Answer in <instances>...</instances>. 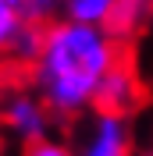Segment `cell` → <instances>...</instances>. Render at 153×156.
<instances>
[{"instance_id": "7c38bea8", "label": "cell", "mask_w": 153, "mask_h": 156, "mask_svg": "<svg viewBox=\"0 0 153 156\" xmlns=\"http://www.w3.org/2000/svg\"><path fill=\"white\" fill-rule=\"evenodd\" d=\"M0 99H4V85H0Z\"/></svg>"}, {"instance_id": "7a4b0ae2", "label": "cell", "mask_w": 153, "mask_h": 156, "mask_svg": "<svg viewBox=\"0 0 153 156\" xmlns=\"http://www.w3.org/2000/svg\"><path fill=\"white\" fill-rule=\"evenodd\" d=\"M54 128H57V117H54L50 103L36 92V85L29 78L4 89V99H0V131L7 135V142L32 146L39 138H50Z\"/></svg>"}, {"instance_id": "277c9868", "label": "cell", "mask_w": 153, "mask_h": 156, "mask_svg": "<svg viewBox=\"0 0 153 156\" xmlns=\"http://www.w3.org/2000/svg\"><path fill=\"white\" fill-rule=\"evenodd\" d=\"M143 103V82H139V71L128 57H121L114 64V71L103 78V85L96 92V110H114V114H128Z\"/></svg>"}, {"instance_id": "3957f363", "label": "cell", "mask_w": 153, "mask_h": 156, "mask_svg": "<svg viewBox=\"0 0 153 156\" xmlns=\"http://www.w3.org/2000/svg\"><path fill=\"white\" fill-rule=\"evenodd\" d=\"M75 156H135V131L128 114L93 110L89 117H82Z\"/></svg>"}, {"instance_id": "5b68a950", "label": "cell", "mask_w": 153, "mask_h": 156, "mask_svg": "<svg viewBox=\"0 0 153 156\" xmlns=\"http://www.w3.org/2000/svg\"><path fill=\"white\" fill-rule=\"evenodd\" d=\"M43 39H47V25L25 21V25L18 29V36L11 39L4 64H7L11 71H25V75H29V68L39 60V53H43Z\"/></svg>"}, {"instance_id": "ba28073f", "label": "cell", "mask_w": 153, "mask_h": 156, "mask_svg": "<svg viewBox=\"0 0 153 156\" xmlns=\"http://www.w3.org/2000/svg\"><path fill=\"white\" fill-rule=\"evenodd\" d=\"M14 7L21 11L25 21H39V25L61 18V0H14Z\"/></svg>"}, {"instance_id": "9c48e42d", "label": "cell", "mask_w": 153, "mask_h": 156, "mask_svg": "<svg viewBox=\"0 0 153 156\" xmlns=\"http://www.w3.org/2000/svg\"><path fill=\"white\" fill-rule=\"evenodd\" d=\"M18 156H75V146L64 142V138H57V135H50V138L32 142V146H21Z\"/></svg>"}, {"instance_id": "30bf717a", "label": "cell", "mask_w": 153, "mask_h": 156, "mask_svg": "<svg viewBox=\"0 0 153 156\" xmlns=\"http://www.w3.org/2000/svg\"><path fill=\"white\" fill-rule=\"evenodd\" d=\"M7 153V135H4V131H0V156Z\"/></svg>"}, {"instance_id": "6da1fadb", "label": "cell", "mask_w": 153, "mask_h": 156, "mask_svg": "<svg viewBox=\"0 0 153 156\" xmlns=\"http://www.w3.org/2000/svg\"><path fill=\"white\" fill-rule=\"evenodd\" d=\"M121 57L125 39L118 32L61 14L47 25L43 53L29 68V82L50 103L57 124H75L96 110V92Z\"/></svg>"}, {"instance_id": "4fadbf2b", "label": "cell", "mask_w": 153, "mask_h": 156, "mask_svg": "<svg viewBox=\"0 0 153 156\" xmlns=\"http://www.w3.org/2000/svg\"><path fill=\"white\" fill-rule=\"evenodd\" d=\"M150 149H153V138H150Z\"/></svg>"}, {"instance_id": "8992f818", "label": "cell", "mask_w": 153, "mask_h": 156, "mask_svg": "<svg viewBox=\"0 0 153 156\" xmlns=\"http://www.w3.org/2000/svg\"><path fill=\"white\" fill-rule=\"evenodd\" d=\"M121 0H61V14L75 21H89V25H107L114 21V11Z\"/></svg>"}, {"instance_id": "52a82bcc", "label": "cell", "mask_w": 153, "mask_h": 156, "mask_svg": "<svg viewBox=\"0 0 153 156\" xmlns=\"http://www.w3.org/2000/svg\"><path fill=\"white\" fill-rule=\"evenodd\" d=\"M21 25H25V18H21V11L14 7V0H0V64H4L7 46H11V39L18 36Z\"/></svg>"}, {"instance_id": "8fae6325", "label": "cell", "mask_w": 153, "mask_h": 156, "mask_svg": "<svg viewBox=\"0 0 153 156\" xmlns=\"http://www.w3.org/2000/svg\"><path fill=\"white\" fill-rule=\"evenodd\" d=\"M135 156H153V149L146 146V149H139V153H135Z\"/></svg>"}]
</instances>
